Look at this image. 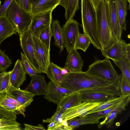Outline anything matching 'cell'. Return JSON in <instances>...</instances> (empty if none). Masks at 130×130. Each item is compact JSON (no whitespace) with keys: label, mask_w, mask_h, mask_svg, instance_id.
Returning <instances> with one entry per match:
<instances>
[{"label":"cell","mask_w":130,"mask_h":130,"mask_svg":"<svg viewBox=\"0 0 130 130\" xmlns=\"http://www.w3.org/2000/svg\"><path fill=\"white\" fill-rule=\"evenodd\" d=\"M118 78L112 83L91 75L86 72H68L60 85L73 92L106 89L117 82Z\"/></svg>","instance_id":"1"},{"label":"cell","mask_w":130,"mask_h":130,"mask_svg":"<svg viewBox=\"0 0 130 130\" xmlns=\"http://www.w3.org/2000/svg\"><path fill=\"white\" fill-rule=\"evenodd\" d=\"M82 26L83 32L94 47L102 49L98 30L96 10L90 0H81Z\"/></svg>","instance_id":"2"},{"label":"cell","mask_w":130,"mask_h":130,"mask_svg":"<svg viewBox=\"0 0 130 130\" xmlns=\"http://www.w3.org/2000/svg\"><path fill=\"white\" fill-rule=\"evenodd\" d=\"M107 0H101L95 10L98 32L102 49L109 47L116 40L112 34L109 23Z\"/></svg>","instance_id":"3"},{"label":"cell","mask_w":130,"mask_h":130,"mask_svg":"<svg viewBox=\"0 0 130 130\" xmlns=\"http://www.w3.org/2000/svg\"><path fill=\"white\" fill-rule=\"evenodd\" d=\"M6 15L14 25L20 37L29 27L32 19L31 12L27 11L13 0L7 9Z\"/></svg>","instance_id":"4"},{"label":"cell","mask_w":130,"mask_h":130,"mask_svg":"<svg viewBox=\"0 0 130 130\" xmlns=\"http://www.w3.org/2000/svg\"><path fill=\"white\" fill-rule=\"evenodd\" d=\"M122 75L115 84L108 88L79 92L82 102H105L113 98L120 97L119 84Z\"/></svg>","instance_id":"5"},{"label":"cell","mask_w":130,"mask_h":130,"mask_svg":"<svg viewBox=\"0 0 130 130\" xmlns=\"http://www.w3.org/2000/svg\"><path fill=\"white\" fill-rule=\"evenodd\" d=\"M86 72L91 75L111 83L114 82L119 75L109 59L106 58L102 60L96 58Z\"/></svg>","instance_id":"6"},{"label":"cell","mask_w":130,"mask_h":130,"mask_svg":"<svg viewBox=\"0 0 130 130\" xmlns=\"http://www.w3.org/2000/svg\"><path fill=\"white\" fill-rule=\"evenodd\" d=\"M20 45L24 54L32 67L38 74L42 73L39 63L36 57L32 35L27 28L19 37Z\"/></svg>","instance_id":"7"},{"label":"cell","mask_w":130,"mask_h":130,"mask_svg":"<svg viewBox=\"0 0 130 130\" xmlns=\"http://www.w3.org/2000/svg\"><path fill=\"white\" fill-rule=\"evenodd\" d=\"M79 23L73 18L66 21L62 27L65 47L67 53L74 48L75 43L79 33Z\"/></svg>","instance_id":"8"},{"label":"cell","mask_w":130,"mask_h":130,"mask_svg":"<svg viewBox=\"0 0 130 130\" xmlns=\"http://www.w3.org/2000/svg\"><path fill=\"white\" fill-rule=\"evenodd\" d=\"M52 11H50L33 15L31 23L28 28L33 36L38 38L41 31L51 25Z\"/></svg>","instance_id":"9"},{"label":"cell","mask_w":130,"mask_h":130,"mask_svg":"<svg viewBox=\"0 0 130 130\" xmlns=\"http://www.w3.org/2000/svg\"><path fill=\"white\" fill-rule=\"evenodd\" d=\"M127 43L122 39L116 40L109 47L101 50L102 55L112 60L118 61L126 58V50Z\"/></svg>","instance_id":"10"},{"label":"cell","mask_w":130,"mask_h":130,"mask_svg":"<svg viewBox=\"0 0 130 130\" xmlns=\"http://www.w3.org/2000/svg\"><path fill=\"white\" fill-rule=\"evenodd\" d=\"M35 53L42 73H46L50 62V51L37 37L32 35Z\"/></svg>","instance_id":"11"},{"label":"cell","mask_w":130,"mask_h":130,"mask_svg":"<svg viewBox=\"0 0 130 130\" xmlns=\"http://www.w3.org/2000/svg\"><path fill=\"white\" fill-rule=\"evenodd\" d=\"M109 21L113 35L116 40L121 39V32L117 13L116 0H107Z\"/></svg>","instance_id":"12"},{"label":"cell","mask_w":130,"mask_h":130,"mask_svg":"<svg viewBox=\"0 0 130 130\" xmlns=\"http://www.w3.org/2000/svg\"><path fill=\"white\" fill-rule=\"evenodd\" d=\"M104 102H83L77 105L67 109L62 116L63 121L79 117L86 112L98 106Z\"/></svg>","instance_id":"13"},{"label":"cell","mask_w":130,"mask_h":130,"mask_svg":"<svg viewBox=\"0 0 130 130\" xmlns=\"http://www.w3.org/2000/svg\"><path fill=\"white\" fill-rule=\"evenodd\" d=\"M17 114L0 107V130H21V124L17 120Z\"/></svg>","instance_id":"14"},{"label":"cell","mask_w":130,"mask_h":130,"mask_svg":"<svg viewBox=\"0 0 130 130\" xmlns=\"http://www.w3.org/2000/svg\"><path fill=\"white\" fill-rule=\"evenodd\" d=\"M31 77V81L25 89L35 95H44L48 86L45 76L36 74Z\"/></svg>","instance_id":"15"},{"label":"cell","mask_w":130,"mask_h":130,"mask_svg":"<svg viewBox=\"0 0 130 130\" xmlns=\"http://www.w3.org/2000/svg\"><path fill=\"white\" fill-rule=\"evenodd\" d=\"M44 98L49 102L57 105L62 98L64 95L73 92L64 88L50 81Z\"/></svg>","instance_id":"16"},{"label":"cell","mask_w":130,"mask_h":130,"mask_svg":"<svg viewBox=\"0 0 130 130\" xmlns=\"http://www.w3.org/2000/svg\"><path fill=\"white\" fill-rule=\"evenodd\" d=\"M64 67L68 72L82 71L84 61L80 54L74 48L68 53Z\"/></svg>","instance_id":"17"},{"label":"cell","mask_w":130,"mask_h":130,"mask_svg":"<svg viewBox=\"0 0 130 130\" xmlns=\"http://www.w3.org/2000/svg\"><path fill=\"white\" fill-rule=\"evenodd\" d=\"M0 107L25 117V108L7 93L0 94Z\"/></svg>","instance_id":"18"},{"label":"cell","mask_w":130,"mask_h":130,"mask_svg":"<svg viewBox=\"0 0 130 130\" xmlns=\"http://www.w3.org/2000/svg\"><path fill=\"white\" fill-rule=\"evenodd\" d=\"M130 99V95L123 97L115 108L107 114L104 118V120L98 124V127L100 128L104 126H106L108 128L110 127L118 115L126 109L125 108L128 104Z\"/></svg>","instance_id":"19"},{"label":"cell","mask_w":130,"mask_h":130,"mask_svg":"<svg viewBox=\"0 0 130 130\" xmlns=\"http://www.w3.org/2000/svg\"><path fill=\"white\" fill-rule=\"evenodd\" d=\"M17 100L24 108L29 106L33 100L35 95L25 89L16 88L11 85L6 92Z\"/></svg>","instance_id":"20"},{"label":"cell","mask_w":130,"mask_h":130,"mask_svg":"<svg viewBox=\"0 0 130 130\" xmlns=\"http://www.w3.org/2000/svg\"><path fill=\"white\" fill-rule=\"evenodd\" d=\"M26 73L20 60L18 59L10 75V83L13 87L20 88L26 79Z\"/></svg>","instance_id":"21"},{"label":"cell","mask_w":130,"mask_h":130,"mask_svg":"<svg viewBox=\"0 0 130 130\" xmlns=\"http://www.w3.org/2000/svg\"><path fill=\"white\" fill-rule=\"evenodd\" d=\"M68 72L66 69L51 62L46 74L51 82L59 85Z\"/></svg>","instance_id":"22"},{"label":"cell","mask_w":130,"mask_h":130,"mask_svg":"<svg viewBox=\"0 0 130 130\" xmlns=\"http://www.w3.org/2000/svg\"><path fill=\"white\" fill-rule=\"evenodd\" d=\"M82 102L79 92H72L62 98L57 105L56 109H61L65 111L68 109L79 104Z\"/></svg>","instance_id":"23"},{"label":"cell","mask_w":130,"mask_h":130,"mask_svg":"<svg viewBox=\"0 0 130 130\" xmlns=\"http://www.w3.org/2000/svg\"><path fill=\"white\" fill-rule=\"evenodd\" d=\"M60 0H39L31 6L32 16L41 13L53 11L59 5Z\"/></svg>","instance_id":"24"},{"label":"cell","mask_w":130,"mask_h":130,"mask_svg":"<svg viewBox=\"0 0 130 130\" xmlns=\"http://www.w3.org/2000/svg\"><path fill=\"white\" fill-rule=\"evenodd\" d=\"M17 32L14 25L6 15L0 17V46L5 40Z\"/></svg>","instance_id":"25"},{"label":"cell","mask_w":130,"mask_h":130,"mask_svg":"<svg viewBox=\"0 0 130 130\" xmlns=\"http://www.w3.org/2000/svg\"><path fill=\"white\" fill-rule=\"evenodd\" d=\"M51 24L52 37L54 39V44L59 49L60 53L65 47L62 27L59 21L57 20H52Z\"/></svg>","instance_id":"26"},{"label":"cell","mask_w":130,"mask_h":130,"mask_svg":"<svg viewBox=\"0 0 130 130\" xmlns=\"http://www.w3.org/2000/svg\"><path fill=\"white\" fill-rule=\"evenodd\" d=\"M101 119L99 116L90 114L87 115L71 119L67 121L68 126L70 127L72 130L77 128L79 126L88 124H98L99 120Z\"/></svg>","instance_id":"27"},{"label":"cell","mask_w":130,"mask_h":130,"mask_svg":"<svg viewBox=\"0 0 130 130\" xmlns=\"http://www.w3.org/2000/svg\"><path fill=\"white\" fill-rule=\"evenodd\" d=\"M117 13L121 32L126 30V17L128 9L126 0H116Z\"/></svg>","instance_id":"28"},{"label":"cell","mask_w":130,"mask_h":130,"mask_svg":"<svg viewBox=\"0 0 130 130\" xmlns=\"http://www.w3.org/2000/svg\"><path fill=\"white\" fill-rule=\"evenodd\" d=\"M123 97L121 96L116 97L103 103L98 106L86 112L81 117L100 111L116 106L122 100Z\"/></svg>","instance_id":"29"},{"label":"cell","mask_w":130,"mask_h":130,"mask_svg":"<svg viewBox=\"0 0 130 130\" xmlns=\"http://www.w3.org/2000/svg\"><path fill=\"white\" fill-rule=\"evenodd\" d=\"M113 61L121 70L122 75L130 83V61L127 58L119 60Z\"/></svg>","instance_id":"30"},{"label":"cell","mask_w":130,"mask_h":130,"mask_svg":"<svg viewBox=\"0 0 130 130\" xmlns=\"http://www.w3.org/2000/svg\"><path fill=\"white\" fill-rule=\"evenodd\" d=\"M90 43V39L86 35L79 33L76 40L74 48L76 50L80 49L85 52Z\"/></svg>","instance_id":"31"},{"label":"cell","mask_w":130,"mask_h":130,"mask_svg":"<svg viewBox=\"0 0 130 130\" xmlns=\"http://www.w3.org/2000/svg\"><path fill=\"white\" fill-rule=\"evenodd\" d=\"M79 0H68V7L66 10L65 17L67 21L73 18L76 11L79 9Z\"/></svg>","instance_id":"32"},{"label":"cell","mask_w":130,"mask_h":130,"mask_svg":"<svg viewBox=\"0 0 130 130\" xmlns=\"http://www.w3.org/2000/svg\"><path fill=\"white\" fill-rule=\"evenodd\" d=\"M52 37L50 25L41 31L38 38L47 48L50 51L51 40Z\"/></svg>","instance_id":"33"},{"label":"cell","mask_w":130,"mask_h":130,"mask_svg":"<svg viewBox=\"0 0 130 130\" xmlns=\"http://www.w3.org/2000/svg\"><path fill=\"white\" fill-rule=\"evenodd\" d=\"M11 71L2 73L0 94L6 92L11 85L10 75Z\"/></svg>","instance_id":"34"},{"label":"cell","mask_w":130,"mask_h":130,"mask_svg":"<svg viewBox=\"0 0 130 130\" xmlns=\"http://www.w3.org/2000/svg\"><path fill=\"white\" fill-rule=\"evenodd\" d=\"M12 64L11 60L3 51L0 49V72L3 73Z\"/></svg>","instance_id":"35"},{"label":"cell","mask_w":130,"mask_h":130,"mask_svg":"<svg viewBox=\"0 0 130 130\" xmlns=\"http://www.w3.org/2000/svg\"><path fill=\"white\" fill-rule=\"evenodd\" d=\"M119 88L120 96L124 97L130 95V83L127 81L122 75L120 83Z\"/></svg>","instance_id":"36"},{"label":"cell","mask_w":130,"mask_h":130,"mask_svg":"<svg viewBox=\"0 0 130 130\" xmlns=\"http://www.w3.org/2000/svg\"><path fill=\"white\" fill-rule=\"evenodd\" d=\"M20 61L26 74L31 76L36 74L24 54L22 52H21Z\"/></svg>","instance_id":"37"},{"label":"cell","mask_w":130,"mask_h":130,"mask_svg":"<svg viewBox=\"0 0 130 130\" xmlns=\"http://www.w3.org/2000/svg\"><path fill=\"white\" fill-rule=\"evenodd\" d=\"M65 111L61 109H56V112L51 118L43 119L42 122L43 123L55 122L57 124L61 118L62 116Z\"/></svg>","instance_id":"38"},{"label":"cell","mask_w":130,"mask_h":130,"mask_svg":"<svg viewBox=\"0 0 130 130\" xmlns=\"http://www.w3.org/2000/svg\"><path fill=\"white\" fill-rule=\"evenodd\" d=\"M18 4L26 11L31 12V7L29 0H15Z\"/></svg>","instance_id":"39"},{"label":"cell","mask_w":130,"mask_h":130,"mask_svg":"<svg viewBox=\"0 0 130 130\" xmlns=\"http://www.w3.org/2000/svg\"><path fill=\"white\" fill-rule=\"evenodd\" d=\"M13 0H5L3 5L0 8V17L6 15L7 10Z\"/></svg>","instance_id":"40"},{"label":"cell","mask_w":130,"mask_h":130,"mask_svg":"<svg viewBox=\"0 0 130 130\" xmlns=\"http://www.w3.org/2000/svg\"><path fill=\"white\" fill-rule=\"evenodd\" d=\"M25 130H44L45 129L43 126L40 124L37 126H34L28 124H24Z\"/></svg>","instance_id":"41"},{"label":"cell","mask_w":130,"mask_h":130,"mask_svg":"<svg viewBox=\"0 0 130 130\" xmlns=\"http://www.w3.org/2000/svg\"><path fill=\"white\" fill-rule=\"evenodd\" d=\"M72 128L68 125L63 124L62 123L53 128V130H72Z\"/></svg>","instance_id":"42"},{"label":"cell","mask_w":130,"mask_h":130,"mask_svg":"<svg viewBox=\"0 0 130 130\" xmlns=\"http://www.w3.org/2000/svg\"><path fill=\"white\" fill-rule=\"evenodd\" d=\"M68 0H60L58 5L62 6L66 10L68 7Z\"/></svg>","instance_id":"43"},{"label":"cell","mask_w":130,"mask_h":130,"mask_svg":"<svg viewBox=\"0 0 130 130\" xmlns=\"http://www.w3.org/2000/svg\"><path fill=\"white\" fill-rule=\"evenodd\" d=\"M126 58L130 61V44H127L126 48Z\"/></svg>","instance_id":"44"},{"label":"cell","mask_w":130,"mask_h":130,"mask_svg":"<svg viewBox=\"0 0 130 130\" xmlns=\"http://www.w3.org/2000/svg\"><path fill=\"white\" fill-rule=\"evenodd\" d=\"M93 7L96 10L101 0H90Z\"/></svg>","instance_id":"45"},{"label":"cell","mask_w":130,"mask_h":130,"mask_svg":"<svg viewBox=\"0 0 130 130\" xmlns=\"http://www.w3.org/2000/svg\"><path fill=\"white\" fill-rule=\"evenodd\" d=\"M47 126L48 130H53V129L56 126V123L55 122H51Z\"/></svg>","instance_id":"46"},{"label":"cell","mask_w":130,"mask_h":130,"mask_svg":"<svg viewBox=\"0 0 130 130\" xmlns=\"http://www.w3.org/2000/svg\"><path fill=\"white\" fill-rule=\"evenodd\" d=\"M39 0H29V3L31 6Z\"/></svg>","instance_id":"47"},{"label":"cell","mask_w":130,"mask_h":130,"mask_svg":"<svg viewBox=\"0 0 130 130\" xmlns=\"http://www.w3.org/2000/svg\"><path fill=\"white\" fill-rule=\"evenodd\" d=\"M2 75V73L0 72V91L1 89V78Z\"/></svg>","instance_id":"48"},{"label":"cell","mask_w":130,"mask_h":130,"mask_svg":"<svg viewBox=\"0 0 130 130\" xmlns=\"http://www.w3.org/2000/svg\"><path fill=\"white\" fill-rule=\"evenodd\" d=\"M129 3V5H130V0H126Z\"/></svg>","instance_id":"49"},{"label":"cell","mask_w":130,"mask_h":130,"mask_svg":"<svg viewBox=\"0 0 130 130\" xmlns=\"http://www.w3.org/2000/svg\"><path fill=\"white\" fill-rule=\"evenodd\" d=\"M1 6V1L0 0V7Z\"/></svg>","instance_id":"50"}]
</instances>
